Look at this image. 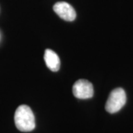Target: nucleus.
I'll return each instance as SVG.
<instances>
[{
  "mask_svg": "<svg viewBox=\"0 0 133 133\" xmlns=\"http://www.w3.org/2000/svg\"><path fill=\"white\" fill-rule=\"evenodd\" d=\"M16 128L21 132H30L35 129L36 122L32 109L27 105H20L14 114Z\"/></svg>",
  "mask_w": 133,
  "mask_h": 133,
  "instance_id": "obj_1",
  "label": "nucleus"
},
{
  "mask_svg": "<svg viewBox=\"0 0 133 133\" xmlns=\"http://www.w3.org/2000/svg\"><path fill=\"white\" fill-rule=\"evenodd\" d=\"M127 102V95L124 89L116 88L109 94L105 109L109 113H115L123 108Z\"/></svg>",
  "mask_w": 133,
  "mask_h": 133,
  "instance_id": "obj_2",
  "label": "nucleus"
},
{
  "mask_svg": "<svg viewBox=\"0 0 133 133\" xmlns=\"http://www.w3.org/2000/svg\"><path fill=\"white\" fill-rule=\"evenodd\" d=\"M72 93L79 99H88L93 96V87L90 82L86 79H79L72 87Z\"/></svg>",
  "mask_w": 133,
  "mask_h": 133,
  "instance_id": "obj_3",
  "label": "nucleus"
},
{
  "mask_svg": "<svg viewBox=\"0 0 133 133\" xmlns=\"http://www.w3.org/2000/svg\"><path fill=\"white\" fill-rule=\"evenodd\" d=\"M55 13L62 19L72 22L76 19V13L72 6L65 2H59L53 6Z\"/></svg>",
  "mask_w": 133,
  "mask_h": 133,
  "instance_id": "obj_4",
  "label": "nucleus"
},
{
  "mask_svg": "<svg viewBox=\"0 0 133 133\" xmlns=\"http://www.w3.org/2000/svg\"><path fill=\"white\" fill-rule=\"evenodd\" d=\"M44 59L48 68L52 72H57L60 68V58L58 55L50 49H47L44 52Z\"/></svg>",
  "mask_w": 133,
  "mask_h": 133,
  "instance_id": "obj_5",
  "label": "nucleus"
}]
</instances>
